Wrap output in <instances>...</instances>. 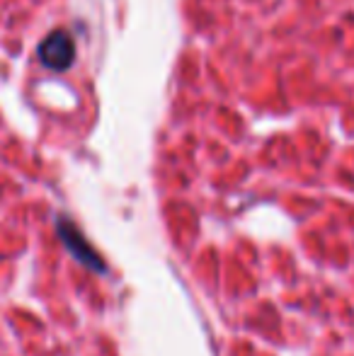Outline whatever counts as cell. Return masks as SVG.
Returning a JSON list of instances; mask_svg holds the SVG:
<instances>
[{"instance_id": "1", "label": "cell", "mask_w": 354, "mask_h": 356, "mask_svg": "<svg viewBox=\"0 0 354 356\" xmlns=\"http://www.w3.org/2000/svg\"><path fill=\"white\" fill-rule=\"evenodd\" d=\"M73 58H76V44H73L71 34L63 32V29L51 32L39 44V61H42V66L51 68V71L71 68Z\"/></svg>"}, {"instance_id": "2", "label": "cell", "mask_w": 354, "mask_h": 356, "mask_svg": "<svg viewBox=\"0 0 354 356\" xmlns=\"http://www.w3.org/2000/svg\"><path fill=\"white\" fill-rule=\"evenodd\" d=\"M58 238L63 240V245L68 248V252H71L81 264H86V267L95 269V272H104L102 257H99V254L95 252L92 248H90V243H88L86 238H83V233L71 223V220H66V218L58 220Z\"/></svg>"}]
</instances>
